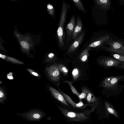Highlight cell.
I'll use <instances>...</instances> for the list:
<instances>
[{"mask_svg":"<svg viewBox=\"0 0 124 124\" xmlns=\"http://www.w3.org/2000/svg\"><path fill=\"white\" fill-rule=\"evenodd\" d=\"M56 105L66 118L67 121L81 123H85L90 120L91 114L94 111L97 106L96 105H92L90 109L84 110L79 112L69 109L60 106Z\"/></svg>","mask_w":124,"mask_h":124,"instance_id":"obj_1","label":"cell"},{"mask_svg":"<svg viewBox=\"0 0 124 124\" xmlns=\"http://www.w3.org/2000/svg\"><path fill=\"white\" fill-rule=\"evenodd\" d=\"M100 49L124 55V39L113 35L103 44Z\"/></svg>","mask_w":124,"mask_h":124,"instance_id":"obj_2","label":"cell"},{"mask_svg":"<svg viewBox=\"0 0 124 124\" xmlns=\"http://www.w3.org/2000/svg\"><path fill=\"white\" fill-rule=\"evenodd\" d=\"M69 7V5L65 2L63 1L59 22L57 31L58 42L61 47L63 46L64 45L65 38L64 25L66 20L68 10Z\"/></svg>","mask_w":124,"mask_h":124,"instance_id":"obj_3","label":"cell"},{"mask_svg":"<svg viewBox=\"0 0 124 124\" xmlns=\"http://www.w3.org/2000/svg\"><path fill=\"white\" fill-rule=\"evenodd\" d=\"M15 114L24 119L26 121L39 122L46 117V113L40 109L33 108L28 111L22 113H16Z\"/></svg>","mask_w":124,"mask_h":124,"instance_id":"obj_4","label":"cell"},{"mask_svg":"<svg viewBox=\"0 0 124 124\" xmlns=\"http://www.w3.org/2000/svg\"><path fill=\"white\" fill-rule=\"evenodd\" d=\"M45 75L51 80L54 82H58L60 77V71L58 64H54L45 67L44 70Z\"/></svg>","mask_w":124,"mask_h":124,"instance_id":"obj_5","label":"cell"},{"mask_svg":"<svg viewBox=\"0 0 124 124\" xmlns=\"http://www.w3.org/2000/svg\"><path fill=\"white\" fill-rule=\"evenodd\" d=\"M98 62L100 65L104 68L109 69L113 67H117L121 64L123 62L113 57L104 56H102L99 59Z\"/></svg>","mask_w":124,"mask_h":124,"instance_id":"obj_6","label":"cell"},{"mask_svg":"<svg viewBox=\"0 0 124 124\" xmlns=\"http://www.w3.org/2000/svg\"><path fill=\"white\" fill-rule=\"evenodd\" d=\"M123 76H113L103 79L101 84L102 86L108 89H111L116 86L118 82L123 79Z\"/></svg>","mask_w":124,"mask_h":124,"instance_id":"obj_7","label":"cell"},{"mask_svg":"<svg viewBox=\"0 0 124 124\" xmlns=\"http://www.w3.org/2000/svg\"><path fill=\"white\" fill-rule=\"evenodd\" d=\"M46 87L49 92L55 99L66 106L70 107L69 104L60 92L48 84Z\"/></svg>","mask_w":124,"mask_h":124,"instance_id":"obj_8","label":"cell"},{"mask_svg":"<svg viewBox=\"0 0 124 124\" xmlns=\"http://www.w3.org/2000/svg\"><path fill=\"white\" fill-rule=\"evenodd\" d=\"M113 35L110 33L105 32L102 35L98 38L95 41L89 44L87 47L96 48L100 49L103 44L109 39Z\"/></svg>","mask_w":124,"mask_h":124,"instance_id":"obj_9","label":"cell"},{"mask_svg":"<svg viewBox=\"0 0 124 124\" xmlns=\"http://www.w3.org/2000/svg\"><path fill=\"white\" fill-rule=\"evenodd\" d=\"M58 89L67 102L74 109L83 110H85L87 107L92 105L91 104L84 103L82 102V101H80L78 103H75L69 96L63 93L59 88Z\"/></svg>","mask_w":124,"mask_h":124,"instance_id":"obj_10","label":"cell"},{"mask_svg":"<svg viewBox=\"0 0 124 124\" xmlns=\"http://www.w3.org/2000/svg\"><path fill=\"white\" fill-rule=\"evenodd\" d=\"M75 18L74 14L71 17L66 27L67 41L68 43L72 38L73 33L75 27Z\"/></svg>","mask_w":124,"mask_h":124,"instance_id":"obj_11","label":"cell"},{"mask_svg":"<svg viewBox=\"0 0 124 124\" xmlns=\"http://www.w3.org/2000/svg\"><path fill=\"white\" fill-rule=\"evenodd\" d=\"M85 33V31L84 29L83 32L74 40L70 46L68 50V53H73L77 49L83 40Z\"/></svg>","mask_w":124,"mask_h":124,"instance_id":"obj_12","label":"cell"},{"mask_svg":"<svg viewBox=\"0 0 124 124\" xmlns=\"http://www.w3.org/2000/svg\"><path fill=\"white\" fill-rule=\"evenodd\" d=\"M77 17V23L74 31L73 33L72 39L73 40H75L80 35L82 31L83 24L82 21L79 17Z\"/></svg>","mask_w":124,"mask_h":124,"instance_id":"obj_13","label":"cell"},{"mask_svg":"<svg viewBox=\"0 0 124 124\" xmlns=\"http://www.w3.org/2000/svg\"><path fill=\"white\" fill-rule=\"evenodd\" d=\"M94 1L98 6L103 9L108 10L111 8L110 0H95Z\"/></svg>","mask_w":124,"mask_h":124,"instance_id":"obj_14","label":"cell"},{"mask_svg":"<svg viewBox=\"0 0 124 124\" xmlns=\"http://www.w3.org/2000/svg\"><path fill=\"white\" fill-rule=\"evenodd\" d=\"M106 111L109 114L113 115L116 117L119 118V115L113 105L109 102L105 101L104 102Z\"/></svg>","mask_w":124,"mask_h":124,"instance_id":"obj_15","label":"cell"},{"mask_svg":"<svg viewBox=\"0 0 124 124\" xmlns=\"http://www.w3.org/2000/svg\"><path fill=\"white\" fill-rule=\"evenodd\" d=\"M0 58L7 62L13 64L24 65L22 62L14 58L7 56L4 54H0Z\"/></svg>","mask_w":124,"mask_h":124,"instance_id":"obj_16","label":"cell"},{"mask_svg":"<svg viewBox=\"0 0 124 124\" xmlns=\"http://www.w3.org/2000/svg\"><path fill=\"white\" fill-rule=\"evenodd\" d=\"M85 101L88 103L92 104L96 103L98 101V100L88 89Z\"/></svg>","mask_w":124,"mask_h":124,"instance_id":"obj_17","label":"cell"},{"mask_svg":"<svg viewBox=\"0 0 124 124\" xmlns=\"http://www.w3.org/2000/svg\"><path fill=\"white\" fill-rule=\"evenodd\" d=\"M90 49V47H87L81 52L79 56V58L82 62H85L87 61L89 54V51Z\"/></svg>","mask_w":124,"mask_h":124,"instance_id":"obj_18","label":"cell"},{"mask_svg":"<svg viewBox=\"0 0 124 124\" xmlns=\"http://www.w3.org/2000/svg\"><path fill=\"white\" fill-rule=\"evenodd\" d=\"M7 95L4 86L0 87V103L4 104L6 101Z\"/></svg>","mask_w":124,"mask_h":124,"instance_id":"obj_19","label":"cell"},{"mask_svg":"<svg viewBox=\"0 0 124 124\" xmlns=\"http://www.w3.org/2000/svg\"><path fill=\"white\" fill-rule=\"evenodd\" d=\"M56 59L55 55L53 53H50L45 57L43 62L44 63L53 62H55Z\"/></svg>","mask_w":124,"mask_h":124,"instance_id":"obj_20","label":"cell"},{"mask_svg":"<svg viewBox=\"0 0 124 124\" xmlns=\"http://www.w3.org/2000/svg\"><path fill=\"white\" fill-rule=\"evenodd\" d=\"M71 1L79 10L82 11L84 13H86L85 8L81 0H71Z\"/></svg>","mask_w":124,"mask_h":124,"instance_id":"obj_21","label":"cell"},{"mask_svg":"<svg viewBox=\"0 0 124 124\" xmlns=\"http://www.w3.org/2000/svg\"><path fill=\"white\" fill-rule=\"evenodd\" d=\"M63 82L67 83L69 84L70 87L72 92L74 94L76 95L78 97L80 95L81 93H79L74 86L72 84V82L68 80H66L63 81Z\"/></svg>","mask_w":124,"mask_h":124,"instance_id":"obj_22","label":"cell"},{"mask_svg":"<svg viewBox=\"0 0 124 124\" xmlns=\"http://www.w3.org/2000/svg\"><path fill=\"white\" fill-rule=\"evenodd\" d=\"M82 89V93L78 97L80 101H82L83 99L85 100L88 89L86 87H84Z\"/></svg>","mask_w":124,"mask_h":124,"instance_id":"obj_23","label":"cell"},{"mask_svg":"<svg viewBox=\"0 0 124 124\" xmlns=\"http://www.w3.org/2000/svg\"><path fill=\"white\" fill-rule=\"evenodd\" d=\"M109 54L113 58L119 61L124 62V55L112 53H110Z\"/></svg>","mask_w":124,"mask_h":124,"instance_id":"obj_24","label":"cell"},{"mask_svg":"<svg viewBox=\"0 0 124 124\" xmlns=\"http://www.w3.org/2000/svg\"><path fill=\"white\" fill-rule=\"evenodd\" d=\"M59 69L65 76H66L68 73V70L66 67L63 64L59 63L58 64Z\"/></svg>","mask_w":124,"mask_h":124,"instance_id":"obj_25","label":"cell"},{"mask_svg":"<svg viewBox=\"0 0 124 124\" xmlns=\"http://www.w3.org/2000/svg\"><path fill=\"white\" fill-rule=\"evenodd\" d=\"M72 75L74 80H76L78 78L79 74V71L78 69L77 68H74L72 71Z\"/></svg>","mask_w":124,"mask_h":124,"instance_id":"obj_26","label":"cell"},{"mask_svg":"<svg viewBox=\"0 0 124 124\" xmlns=\"http://www.w3.org/2000/svg\"><path fill=\"white\" fill-rule=\"evenodd\" d=\"M27 70L32 75L36 78H41V77L37 72L29 68H27Z\"/></svg>","mask_w":124,"mask_h":124,"instance_id":"obj_27","label":"cell"},{"mask_svg":"<svg viewBox=\"0 0 124 124\" xmlns=\"http://www.w3.org/2000/svg\"><path fill=\"white\" fill-rule=\"evenodd\" d=\"M47 7L49 11L50 14L52 16H53L54 10L53 6L51 5L48 4L47 6Z\"/></svg>","mask_w":124,"mask_h":124,"instance_id":"obj_28","label":"cell"},{"mask_svg":"<svg viewBox=\"0 0 124 124\" xmlns=\"http://www.w3.org/2000/svg\"><path fill=\"white\" fill-rule=\"evenodd\" d=\"M21 44L22 47L25 49H27L29 48V46L26 42L22 41L21 42Z\"/></svg>","mask_w":124,"mask_h":124,"instance_id":"obj_29","label":"cell"},{"mask_svg":"<svg viewBox=\"0 0 124 124\" xmlns=\"http://www.w3.org/2000/svg\"><path fill=\"white\" fill-rule=\"evenodd\" d=\"M116 68L118 69L124 70V62H123L118 67H116Z\"/></svg>","mask_w":124,"mask_h":124,"instance_id":"obj_30","label":"cell"},{"mask_svg":"<svg viewBox=\"0 0 124 124\" xmlns=\"http://www.w3.org/2000/svg\"><path fill=\"white\" fill-rule=\"evenodd\" d=\"M7 78L10 79H13V78L12 76V72H9L7 75Z\"/></svg>","mask_w":124,"mask_h":124,"instance_id":"obj_31","label":"cell"},{"mask_svg":"<svg viewBox=\"0 0 124 124\" xmlns=\"http://www.w3.org/2000/svg\"><path fill=\"white\" fill-rule=\"evenodd\" d=\"M123 14L124 15V13H123Z\"/></svg>","mask_w":124,"mask_h":124,"instance_id":"obj_32","label":"cell"},{"mask_svg":"<svg viewBox=\"0 0 124 124\" xmlns=\"http://www.w3.org/2000/svg\"></svg>","mask_w":124,"mask_h":124,"instance_id":"obj_33","label":"cell"}]
</instances>
